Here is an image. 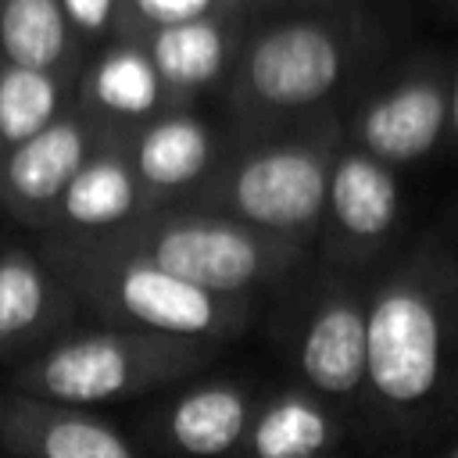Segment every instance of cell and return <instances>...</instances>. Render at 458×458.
I'll return each instance as SVG.
<instances>
[{
  "mask_svg": "<svg viewBox=\"0 0 458 458\" xmlns=\"http://www.w3.org/2000/svg\"><path fill=\"white\" fill-rule=\"evenodd\" d=\"M340 147V111L279 129H233L204 186L179 208L229 215L311 250Z\"/></svg>",
  "mask_w": 458,
  "mask_h": 458,
  "instance_id": "3957f363",
  "label": "cell"
},
{
  "mask_svg": "<svg viewBox=\"0 0 458 458\" xmlns=\"http://www.w3.org/2000/svg\"><path fill=\"white\" fill-rule=\"evenodd\" d=\"M0 451L7 458H140L125 433L93 408L0 390Z\"/></svg>",
  "mask_w": 458,
  "mask_h": 458,
  "instance_id": "4fadbf2b",
  "label": "cell"
},
{
  "mask_svg": "<svg viewBox=\"0 0 458 458\" xmlns=\"http://www.w3.org/2000/svg\"><path fill=\"white\" fill-rule=\"evenodd\" d=\"M104 143H111V136L72 107L39 136L0 154V208L14 222L43 233L75 172Z\"/></svg>",
  "mask_w": 458,
  "mask_h": 458,
  "instance_id": "30bf717a",
  "label": "cell"
},
{
  "mask_svg": "<svg viewBox=\"0 0 458 458\" xmlns=\"http://www.w3.org/2000/svg\"><path fill=\"white\" fill-rule=\"evenodd\" d=\"M140 186L154 208L186 204L211 175L225 136L197 111V104H168L118 140Z\"/></svg>",
  "mask_w": 458,
  "mask_h": 458,
  "instance_id": "8fae6325",
  "label": "cell"
},
{
  "mask_svg": "<svg viewBox=\"0 0 458 458\" xmlns=\"http://www.w3.org/2000/svg\"><path fill=\"white\" fill-rule=\"evenodd\" d=\"M354 4H361V0H243V7H247V14L254 11V7H283V11H329V7H354Z\"/></svg>",
  "mask_w": 458,
  "mask_h": 458,
  "instance_id": "603a6c76",
  "label": "cell"
},
{
  "mask_svg": "<svg viewBox=\"0 0 458 458\" xmlns=\"http://www.w3.org/2000/svg\"><path fill=\"white\" fill-rule=\"evenodd\" d=\"M79 311V301L39 247L0 243V361H29L72 333Z\"/></svg>",
  "mask_w": 458,
  "mask_h": 458,
  "instance_id": "7c38bea8",
  "label": "cell"
},
{
  "mask_svg": "<svg viewBox=\"0 0 458 458\" xmlns=\"http://www.w3.org/2000/svg\"><path fill=\"white\" fill-rule=\"evenodd\" d=\"M150 211L157 208L140 186L118 140H111L75 172L39 236H107Z\"/></svg>",
  "mask_w": 458,
  "mask_h": 458,
  "instance_id": "2e32d148",
  "label": "cell"
},
{
  "mask_svg": "<svg viewBox=\"0 0 458 458\" xmlns=\"http://www.w3.org/2000/svg\"><path fill=\"white\" fill-rule=\"evenodd\" d=\"M444 4H447V7H454V11H458V0H444Z\"/></svg>",
  "mask_w": 458,
  "mask_h": 458,
  "instance_id": "484cf974",
  "label": "cell"
},
{
  "mask_svg": "<svg viewBox=\"0 0 458 458\" xmlns=\"http://www.w3.org/2000/svg\"><path fill=\"white\" fill-rule=\"evenodd\" d=\"M258 401L236 379H200L161 411V433L186 458H225L243 451Z\"/></svg>",
  "mask_w": 458,
  "mask_h": 458,
  "instance_id": "e0dca14e",
  "label": "cell"
},
{
  "mask_svg": "<svg viewBox=\"0 0 458 458\" xmlns=\"http://www.w3.org/2000/svg\"><path fill=\"white\" fill-rule=\"evenodd\" d=\"M401 225L397 168L344 143L329 168L326 208L318 225V254L326 268L361 272L379 261Z\"/></svg>",
  "mask_w": 458,
  "mask_h": 458,
  "instance_id": "9c48e42d",
  "label": "cell"
},
{
  "mask_svg": "<svg viewBox=\"0 0 458 458\" xmlns=\"http://www.w3.org/2000/svg\"><path fill=\"white\" fill-rule=\"evenodd\" d=\"M365 401L390 429L458 415V254L440 236L369 283Z\"/></svg>",
  "mask_w": 458,
  "mask_h": 458,
  "instance_id": "6da1fadb",
  "label": "cell"
},
{
  "mask_svg": "<svg viewBox=\"0 0 458 458\" xmlns=\"http://www.w3.org/2000/svg\"><path fill=\"white\" fill-rule=\"evenodd\" d=\"M218 351L222 344L211 340L168 336L150 329H72L29 361H21L11 372L7 386L39 401L93 408L107 401L154 394L161 386H175L208 369L218 358Z\"/></svg>",
  "mask_w": 458,
  "mask_h": 458,
  "instance_id": "5b68a950",
  "label": "cell"
},
{
  "mask_svg": "<svg viewBox=\"0 0 458 458\" xmlns=\"http://www.w3.org/2000/svg\"><path fill=\"white\" fill-rule=\"evenodd\" d=\"M39 254L100 326L229 344L254 318V297H222L97 236H39Z\"/></svg>",
  "mask_w": 458,
  "mask_h": 458,
  "instance_id": "277c9868",
  "label": "cell"
},
{
  "mask_svg": "<svg viewBox=\"0 0 458 458\" xmlns=\"http://www.w3.org/2000/svg\"><path fill=\"white\" fill-rule=\"evenodd\" d=\"M82 68H11L0 64V154L39 136L75 107Z\"/></svg>",
  "mask_w": 458,
  "mask_h": 458,
  "instance_id": "d6986e66",
  "label": "cell"
},
{
  "mask_svg": "<svg viewBox=\"0 0 458 458\" xmlns=\"http://www.w3.org/2000/svg\"><path fill=\"white\" fill-rule=\"evenodd\" d=\"M293 365L308 394L322 404L365 401L369 283L351 272L322 268L293 318Z\"/></svg>",
  "mask_w": 458,
  "mask_h": 458,
  "instance_id": "ba28073f",
  "label": "cell"
},
{
  "mask_svg": "<svg viewBox=\"0 0 458 458\" xmlns=\"http://www.w3.org/2000/svg\"><path fill=\"white\" fill-rule=\"evenodd\" d=\"M229 11H247V7L243 0H122V36L136 39L154 29L229 14Z\"/></svg>",
  "mask_w": 458,
  "mask_h": 458,
  "instance_id": "44dd1931",
  "label": "cell"
},
{
  "mask_svg": "<svg viewBox=\"0 0 458 458\" xmlns=\"http://www.w3.org/2000/svg\"><path fill=\"white\" fill-rule=\"evenodd\" d=\"M97 240L222 297H258L261 290L290 279L311 254L293 240L197 208H157Z\"/></svg>",
  "mask_w": 458,
  "mask_h": 458,
  "instance_id": "8992f818",
  "label": "cell"
},
{
  "mask_svg": "<svg viewBox=\"0 0 458 458\" xmlns=\"http://www.w3.org/2000/svg\"><path fill=\"white\" fill-rule=\"evenodd\" d=\"M75 107L111 140H122L157 111H165L168 97L143 47L136 39L114 36L86 54L75 82Z\"/></svg>",
  "mask_w": 458,
  "mask_h": 458,
  "instance_id": "9a60e30c",
  "label": "cell"
},
{
  "mask_svg": "<svg viewBox=\"0 0 458 458\" xmlns=\"http://www.w3.org/2000/svg\"><path fill=\"white\" fill-rule=\"evenodd\" d=\"M379 47L383 29L361 4L247 25L225 82L233 125L258 132L336 114V97L358 86Z\"/></svg>",
  "mask_w": 458,
  "mask_h": 458,
  "instance_id": "7a4b0ae2",
  "label": "cell"
},
{
  "mask_svg": "<svg viewBox=\"0 0 458 458\" xmlns=\"http://www.w3.org/2000/svg\"><path fill=\"white\" fill-rule=\"evenodd\" d=\"M61 11L82 50L122 36V0H61Z\"/></svg>",
  "mask_w": 458,
  "mask_h": 458,
  "instance_id": "7402d4cb",
  "label": "cell"
},
{
  "mask_svg": "<svg viewBox=\"0 0 458 458\" xmlns=\"http://www.w3.org/2000/svg\"><path fill=\"white\" fill-rule=\"evenodd\" d=\"M247 25H250L247 11H229V14L154 29L147 36H136V43L150 57L168 104H197L204 93L218 86L225 89Z\"/></svg>",
  "mask_w": 458,
  "mask_h": 458,
  "instance_id": "5bb4252c",
  "label": "cell"
},
{
  "mask_svg": "<svg viewBox=\"0 0 458 458\" xmlns=\"http://www.w3.org/2000/svg\"><path fill=\"white\" fill-rule=\"evenodd\" d=\"M336 422L304 386H286L258 404L243 458H318L333 447Z\"/></svg>",
  "mask_w": 458,
  "mask_h": 458,
  "instance_id": "ac0fdd59",
  "label": "cell"
},
{
  "mask_svg": "<svg viewBox=\"0 0 458 458\" xmlns=\"http://www.w3.org/2000/svg\"><path fill=\"white\" fill-rule=\"evenodd\" d=\"M451 143L458 147V57H451Z\"/></svg>",
  "mask_w": 458,
  "mask_h": 458,
  "instance_id": "cb8c5ba5",
  "label": "cell"
},
{
  "mask_svg": "<svg viewBox=\"0 0 458 458\" xmlns=\"http://www.w3.org/2000/svg\"><path fill=\"white\" fill-rule=\"evenodd\" d=\"M344 143L401 168L451 143V57L419 54L354 93Z\"/></svg>",
  "mask_w": 458,
  "mask_h": 458,
  "instance_id": "52a82bcc",
  "label": "cell"
},
{
  "mask_svg": "<svg viewBox=\"0 0 458 458\" xmlns=\"http://www.w3.org/2000/svg\"><path fill=\"white\" fill-rule=\"evenodd\" d=\"M437 458H458V440H454V444H451V447H447V451H440V454H437Z\"/></svg>",
  "mask_w": 458,
  "mask_h": 458,
  "instance_id": "d4e9b609",
  "label": "cell"
},
{
  "mask_svg": "<svg viewBox=\"0 0 458 458\" xmlns=\"http://www.w3.org/2000/svg\"><path fill=\"white\" fill-rule=\"evenodd\" d=\"M61 0H0V64L11 68H82Z\"/></svg>",
  "mask_w": 458,
  "mask_h": 458,
  "instance_id": "ffe728a7",
  "label": "cell"
}]
</instances>
